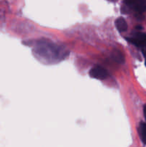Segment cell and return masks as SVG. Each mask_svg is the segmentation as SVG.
<instances>
[{"mask_svg":"<svg viewBox=\"0 0 146 147\" xmlns=\"http://www.w3.org/2000/svg\"><path fill=\"white\" fill-rule=\"evenodd\" d=\"M130 42L133 43L137 47L141 49L143 55L146 56V34L144 33H136L133 37L127 38Z\"/></svg>","mask_w":146,"mask_h":147,"instance_id":"cell-1","label":"cell"},{"mask_svg":"<svg viewBox=\"0 0 146 147\" xmlns=\"http://www.w3.org/2000/svg\"><path fill=\"white\" fill-rule=\"evenodd\" d=\"M123 1L129 8L137 13H143L146 10V4L144 0H124Z\"/></svg>","mask_w":146,"mask_h":147,"instance_id":"cell-2","label":"cell"},{"mask_svg":"<svg viewBox=\"0 0 146 147\" xmlns=\"http://www.w3.org/2000/svg\"><path fill=\"white\" fill-rule=\"evenodd\" d=\"M107 70L99 66L93 67L90 70V76L98 80H104L107 77Z\"/></svg>","mask_w":146,"mask_h":147,"instance_id":"cell-3","label":"cell"},{"mask_svg":"<svg viewBox=\"0 0 146 147\" xmlns=\"http://www.w3.org/2000/svg\"><path fill=\"white\" fill-rule=\"evenodd\" d=\"M115 26L117 30L120 32H123L127 30V24L125 20L123 17H118L115 20Z\"/></svg>","mask_w":146,"mask_h":147,"instance_id":"cell-4","label":"cell"},{"mask_svg":"<svg viewBox=\"0 0 146 147\" xmlns=\"http://www.w3.org/2000/svg\"><path fill=\"white\" fill-rule=\"evenodd\" d=\"M139 132H140L142 141L145 144H146V123H143L140 124Z\"/></svg>","mask_w":146,"mask_h":147,"instance_id":"cell-5","label":"cell"},{"mask_svg":"<svg viewBox=\"0 0 146 147\" xmlns=\"http://www.w3.org/2000/svg\"><path fill=\"white\" fill-rule=\"evenodd\" d=\"M113 57L115 60H116V62H117V63H123V62H124V57H123V55L120 54V53H119V52L113 53Z\"/></svg>","mask_w":146,"mask_h":147,"instance_id":"cell-6","label":"cell"},{"mask_svg":"<svg viewBox=\"0 0 146 147\" xmlns=\"http://www.w3.org/2000/svg\"><path fill=\"white\" fill-rule=\"evenodd\" d=\"M144 115H145V119H146V105L145 106V107H144Z\"/></svg>","mask_w":146,"mask_h":147,"instance_id":"cell-7","label":"cell"},{"mask_svg":"<svg viewBox=\"0 0 146 147\" xmlns=\"http://www.w3.org/2000/svg\"><path fill=\"white\" fill-rule=\"evenodd\" d=\"M109 1H116V0H109Z\"/></svg>","mask_w":146,"mask_h":147,"instance_id":"cell-8","label":"cell"},{"mask_svg":"<svg viewBox=\"0 0 146 147\" xmlns=\"http://www.w3.org/2000/svg\"><path fill=\"white\" fill-rule=\"evenodd\" d=\"M145 65H146V62H145Z\"/></svg>","mask_w":146,"mask_h":147,"instance_id":"cell-9","label":"cell"}]
</instances>
